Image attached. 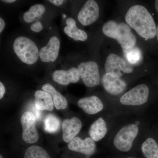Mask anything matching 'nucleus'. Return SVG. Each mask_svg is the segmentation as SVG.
<instances>
[{
	"label": "nucleus",
	"mask_w": 158,
	"mask_h": 158,
	"mask_svg": "<svg viewBox=\"0 0 158 158\" xmlns=\"http://www.w3.org/2000/svg\"><path fill=\"white\" fill-rule=\"evenodd\" d=\"M125 20L145 40L156 38L157 25L152 15L144 6L135 5L131 7L126 14Z\"/></svg>",
	"instance_id": "1"
},
{
	"label": "nucleus",
	"mask_w": 158,
	"mask_h": 158,
	"mask_svg": "<svg viewBox=\"0 0 158 158\" xmlns=\"http://www.w3.org/2000/svg\"><path fill=\"white\" fill-rule=\"evenodd\" d=\"M102 31L107 37L116 40L123 50L135 46L136 38L129 26L124 23H118L110 20L103 26Z\"/></svg>",
	"instance_id": "2"
},
{
	"label": "nucleus",
	"mask_w": 158,
	"mask_h": 158,
	"mask_svg": "<svg viewBox=\"0 0 158 158\" xmlns=\"http://www.w3.org/2000/svg\"><path fill=\"white\" fill-rule=\"evenodd\" d=\"M13 49L21 61L26 64L32 65L38 60L39 51L37 45L27 37L16 38L13 44Z\"/></svg>",
	"instance_id": "3"
},
{
	"label": "nucleus",
	"mask_w": 158,
	"mask_h": 158,
	"mask_svg": "<svg viewBox=\"0 0 158 158\" xmlns=\"http://www.w3.org/2000/svg\"><path fill=\"white\" fill-rule=\"evenodd\" d=\"M138 133L139 127L137 124L131 123L124 126L118 131L114 137L113 141L114 146L122 152L129 151Z\"/></svg>",
	"instance_id": "4"
},
{
	"label": "nucleus",
	"mask_w": 158,
	"mask_h": 158,
	"mask_svg": "<svg viewBox=\"0 0 158 158\" xmlns=\"http://www.w3.org/2000/svg\"><path fill=\"white\" fill-rule=\"evenodd\" d=\"M149 93L148 86L141 84L134 87L122 95L119 101L122 104L125 106H141L147 102Z\"/></svg>",
	"instance_id": "5"
},
{
	"label": "nucleus",
	"mask_w": 158,
	"mask_h": 158,
	"mask_svg": "<svg viewBox=\"0 0 158 158\" xmlns=\"http://www.w3.org/2000/svg\"><path fill=\"white\" fill-rule=\"evenodd\" d=\"M105 69L106 73L117 78L133 71V68L127 65L124 59L115 54H110L107 58Z\"/></svg>",
	"instance_id": "6"
},
{
	"label": "nucleus",
	"mask_w": 158,
	"mask_h": 158,
	"mask_svg": "<svg viewBox=\"0 0 158 158\" xmlns=\"http://www.w3.org/2000/svg\"><path fill=\"white\" fill-rule=\"evenodd\" d=\"M80 77L87 87H94L99 85L100 81L98 66L93 61L82 62L78 66Z\"/></svg>",
	"instance_id": "7"
},
{
	"label": "nucleus",
	"mask_w": 158,
	"mask_h": 158,
	"mask_svg": "<svg viewBox=\"0 0 158 158\" xmlns=\"http://www.w3.org/2000/svg\"><path fill=\"white\" fill-rule=\"evenodd\" d=\"M36 116L31 111L25 112L21 116L22 138L27 143L33 144L38 141L39 135L36 127Z\"/></svg>",
	"instance_id": "8"
},
{
	"label": "nucleus",
	"mask_w": 158,
	"mask_h": 158,
	"mask_svg": "<svg viewBox=\"0 0 158 158\" xmlns=\"http://www.w3.org/2000/svg\"><path fill=\"white\" fill-rule=\"evenodd\" d=\"M99 8L95 1L89 0L85 3L78 15V19L83 25L89 26L98 19Z\"/></svg>",
	"instance_id": "9"
},
{
	"label": "nucleus",
	"mask_w": 158,
	"mask_h": 158,
	"mask_svg": "<svg viewBox=\"0 0 158 158\" xmlns=\"http://www.w3.org/2000/svg\"><path fill=\"white\" fill-rule=\"evenodd\" d=\"M68 147L72 151L90 156L95 152L96 144L90 137L82 140L79 137H76L69 143Z\"/></svg>",
	"instance_id": "10"
},
{
	"label": "nucleus",
	"mask_w": 158,
	"mask_h": 158,
	"mask_svg": "<svg viewBox=\"0 0 158 158\" xmlns=\"http://www.w3.org/2000/svg\"><path fill=\"white\" fill-rule=\"evenodd\" d=\"M82 127L81 121L77 117L70 119L66 118L62 122V138L66 143H69L81 131Z\"/></svg>",
	"instance_id": "11"
},
{
	"label": "nucleus",
	"mask_w": 158,
	"mask_h": 158,
	"mask_svg": "<svg viewBox=\"0 0 158 158\" xmlns=\"http://www.w3.org/2000/svg\"><path fill=\"white\" fill-rule=\"evenodd\" d=\"M60 41L56 37H51L48 43L39 51V56L42 62H53L59 55Z\"/></svg>",
	"instance_id": "12"
},
{
	"label": "nucleus",
	"mask_w": 158,
	"mask_h": 158,
	"mask_svg": "<svg viewBox=\"0 0 158 158\" xmlns=\"http://www.w3.org/2000/svg\"><path fill=\"white\" fill-rule=\"evenodd\" d=\"M102 83L105 90L113 95H118L124 91L126 82L120 78L115 77L106 73L102 77Z\"/></svg>",
	"instance_id": "13"
},
{
	"label": "nucleus",
	"mask_w": 158,
	"mask_h": 158,
	"mask_svg": "<svg viewBox=\"0 0 158 158\" xmlns=\"http://www.w3.org/2000/svg\"><path fill=\"white\" fill-rule=\"evenodd\" d=\"M52 77L55 81L62 85H67L70 83H77L81 77L78 70L75 67L67 70L56 71L53 73Z\"/></svg>",
	"instance_id": "14"
},
{
	"label": "nucleus",
	"mask_w": 158,
	"mask_h": 158,
	"mask_svg": "<svg viewBox=\"0 0 158 158\" xmlns=\"http://www.w3.org/2000/svg\"><path fill=\"white\" fill-rule=\"evenodd\" d=\"M79 107L90 115H94L101 112L103 109L104 105L98 97L92 96L79 100L77 103Z\"/></svg>",
	"instance_id": "15"
},
{
	"label": "nucleus",
	"mask_w": 158,
	"mask_h": 158,
	"mask_svg": "<svg viewBox=\"0 0 158 158\" xmlns=\"http://www.w3.org/2000/svg\"><path fill=\"white\" fill-rule=\"evenodd\" d=\"M34 96L35 106L37 110L52 111L54 103L49 94L44 90H38L36 91Z\"/></svg>",
	"instance_id": "16"
},
{
	"label": "nucleus",
	"mask_w": 158,
	"mask_h": 158,
	"mask_svg": "<svg viewBox=\"0 0 158 158\" xmlns=\"http://www.w3.org/2000/svg\"><path fill=\"white\" fill-rule=\"evenodd\" d=\"M67 26L64 28V31L71 38L74 40L85 41L88 38V35L85 31L78 28L76 23L73 19L69 18L66 20Z\"/></svg>",
	"instance_id": "17"
},
{
	"label": "nucleus",
	"mask_w": 158,
	"mask_h": 158,
	"mask_svg": "<svg viewBox=\"0 0 158 158\" xmlns=\"http://www.w3.org/2000/svg\"><path fill=\"white\" fill-rule=\"evenodd\" d=\"M42 89L44 91L49 94L57 110H64L67 107L68 102L67 99L50 84L47 83L44 85Z\"/></svg>",
	"instance_id": "18"
},
{
	"label": "nucleus",
	"mask_w": 158,
	"mask_h": 158,
	"mask_svg": "<svg viewBox=\"0 0 158 158\" xmlns=\"http://www.w3.org/2000/svg\"><path fill=\"white\" fill-rule=\"evenodd\" d=\"M107 126L103 118H99L94 122L90 128L89 134L94 141H98L104 138L107 132Z\"/></svg>",
	"instance_id": "19"
},
{
	"label": "nucleus",
	"mask_w": 158,
	"mask_h": 158,
	"mask_svg": "<svg viewBox=\"0 0 158 158\" xmlns=\"http://www.w3.org/2000/svg\"><path fill=\"white\" fill-rule=\"evenodd\" d=\"M141 149L145 158H158V144L153 138L146 139L142 143Z\"/></svg>",
	"instance_id": "20"
},
{
	"label": "nucleus",
	"mask_w": 158,
	"mask_h": 158,
	"mask_svg": "<svg viewBox=\"0 0 158 158\" xmlns=\"http://www.w3.org/2000/svg\"><path fill=\"white\" fill-rule=\"evenodd\" d=\"M45 9L44 6L40 4L31 6L29 11H26L23 14V19L26 22H33L35 18L41 16L44 13Z\"/></svg>",
	"instance_id": "21"
},
{
	"label": "nucleus",
	"mask_w": 158,
	"mask_h": 158,
	"mask_svg": "<svg viewBox=\"0 0 158 158\" xmlns=\"http://www.w3.org/2000/svg\"><path fill=\"white\" fill-rule=\"evenodd\" d=\"M60 127L59 118L53 114H49L44 120V129L46 131L54 133L58 131Z\"/></svg>",
	"instance_id": "22"
},
{
	"label": "nucleus",
	"mask_w": 158,
	"mask_h": 158,
	"mask_svg": "<svg viewBox=\"0 0 158 158\" xmlns=\"http://www.w3.org/2000/svg\"><path fill=\"white\" fill-rule=\"evenodd\" d=\"M126 59L130 64L135 65L142 59V53L141 50L135 46L132 48L123 50Z\"/></svg>",
	"instance_id": "23"
},
{
	"label": "nucleus",
	"mask_w": 158,
	"mask_h": 158,
	"mask_svg": "<svg viewBox=\"0 0 158 158\" xmlns=\"http://www.w3.org/2000/svg\"><path fill=\"white\" fill-rule=\"evenodd\" d=\"M24 158H51L48 154L42 147L33 145L26 151Z\"/></svg>",
	"instance_id": "24"
},
{
	"label": "nucleus",
	"mask_w": 158,
	"mask_h": 158,
	"mask_svg": "<svg viewBox=\"0 0 158 158\" xmlns=\"http://www.w3.org/2000/svg\"><path fill=\"white\" fill-rule=\"evenodd\" d=\"M31 29L32 31L35 32H40L43 29L42 24L38 21H37L31 25Z\"/></svg>",
	"instance_id": "25"
},
{
	"label": "nucleus",
	"mask_w": 158,
	"mask_h": 158,
	"mask_svg": "<svg viewBox=\"0 0 158 158\" xmlns=\"http://www.w3.org/2000/svg\"><path fill=\"white\" fill-rule=\"evenodd\" d=\"M6 92V89L2 82H0V98L2 99L4 96Z\"/></svg>",
	"instance_id": "26"
},
{
	"label": "nucleus",
	"mask_w": 158,
	"mask_h": 158,
	"mask_svg": "<svg viewBox=\"0 0 158 158\" xmlns=\"http://www.w3.org/2000/svg\"><path fill=\"white\" fill-rule=\"evenodd\" d=\"M49 2L56 6H60L62 5L65 1L63 0H50Z\"/></svg>",
	"instance_id": "27"
},
{
	"label": "nucleus",
	"mask_w": 158,
	"mask_h": 158,
	"mask_svg": "<svg viewBox=\"0 0 158 158\" xmlns=\"http://www.w3.org/2000/svg\"><path fill=\"white\" fill-rule=\"evenodd\" d=\"M5 27V22L2 18H0V33H2V31L4 30Z\"/></svg>",
	"instance_id": "28"
},
{
	"label": "nucleus",
	"mask_w": 158,
	"mask_h": 158,
	"mask_svg": "<svg viewBox=\"0 0 158 158\" xmlns=\"http://www.w3.org/2000/svg\"><path fill=\"white\" fill-rule=\"evenodd\" d=\"M155 8L156 11L158 13V0L155 1Z\"/></svg>",
	"instance_id": "29"
},
{
	"label": "nucleus",
	"mask_w": 158,
	"mask_h": 158,
	"mask_svg": "<svg viewBox=\"0 0 158 158\" xmlns=\"http://www.w3.org/2000/svg\"><path fill=\"white\" fill-rule=\"evenodd\" d=\"M2 2H4L6 3H11L15 2V0H5V1L3 0V1H2Z\"/></svg>",
	"instance_id": "30"
},
{
	"label": "nucleus",
	"mask_w": 158,
	"mask_h": 158,
	"mask_svg": "<svg viewBox=\"0 0 158 158\" xmlns=\"http://www.w3.org/2000/svg\"><path fill=\"white\" fill-rule=\"evenodd\" d=\"M156 39L157 42L158 43V23L157 24V29H156Z\"/></svg>",
	"instance_id": "31"
},
{
	"label": "nucleus",
	"mask_w": 158,
	"mask_h": 158,
	"mask_svg": "<svg viewBox=\"0 0 158 158\" xmlns=\"http://www.w3.org/2000/svg\"><path fill=\"white\" fill-rule=\"evenodd\" d=\"M0 158H2V156H0Z\"/></svg>",
	"instance_id": "32"
},
{
	"label": "nucleus",
	"mask_w": 158,
	"mask_h": 158,
	"mask_svg": "<svg viewBox=\"0 0 158 158\" xmlns=\"http://www.w3.org/2000/svg\"><path fill=\"white\" fill-rule=\"evenodd\" d=\"M132 158V157H130V158Z\"/></svg>",
	"instance_id": "33"
}]
</instances>
